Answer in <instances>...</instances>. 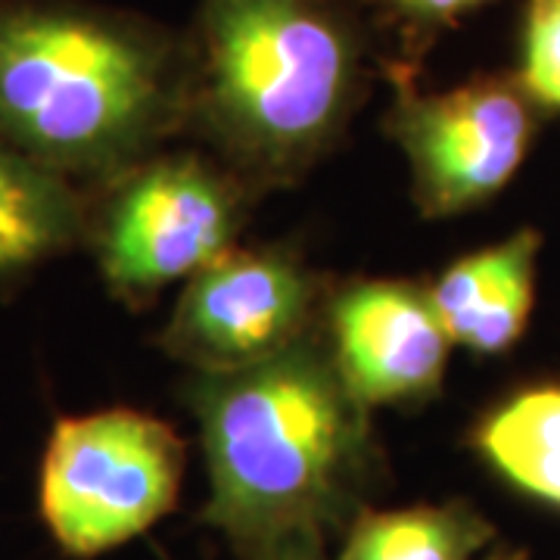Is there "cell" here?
Returning a JSON list of instances; mask_svg holds the SVG:
<instances>
[{"label": "cell", "instance_id": "cell-1", "mask_svg": "<svg viewBox=\"0 0 560 560\" xmlns=\"http://www.w3.org/2000/svg\"><path fill=\"white\" fill-rule=\"evenodd\" d=\"M187 401L209 477L200 523L241 560L324 551L381 482L371 408L318 330L241 371L197 374Z\"/></svg>", "mask_w": 560, "mask_h": 560}, {"label": "cell", "instance_id": "cell-2", "mask_svg": "<svg viewBox=\"0 0 560 560\" xmlns=\"http://www.w3.org/2000/svg\"><path fill=\"white\" fill-rule=\"evenodd\" d=\"M190 121V44L84 0H0V138L109 184Z\"/></svg>", "mask_w": 560, "mask_h": 560}, {"label": "cell", "instance_id": "cell-3", "mask_svg": "<svg viewBox=\"0 0 560 560\" xmlns=\"http://www.w3.org/2000/svg\"><path fill=\"white\" fill-rule=\"evenodd\" d=\"M190 121L246 190L300 180L368 94L355 0H200Z\"/></svg>", "mask_w": 560, "mask_h": 560}, {"label": "cell", "instance_id": "cell-4", "mask_svg": "<svg viewBox=\"0 0 560 560\" xmlns=\"http://www.w3.org/2000/svg\"><path fill=\"white\" fill-rule=\"evenodd\" d=\"M184 464L180 436L153 415L60 418L40 460V521L69 558L106 555L175 511Z\"/></svg>", "mask_w": 560, "mask_h": 560}, {"label": "cell", "instance_id": "cell-5", "mask_svg": "<svg viewBox=\"0 0 560 560\" xmlns=\"http://www.w3.org/2000/svg\"><path fill=\"white\" fill-rule=\"evenodd\" d=\"M103 187L88 241L109 290L131 305L228 253L249 194L221 162L197 153L150 156Z\"/></svg>", "mask_w": 560, "mask_h": 560}, {"label": "cell", "instance_id": "cell-6", "mask_svg": "<svg viewBox=\"0 0 560 560\" xmlns=\"http://www.w3.org/2000/svg\"><path fill=\"white\" fill-rule=\"evenodd\" d=\"M386 131L411 165L423 215H458L495 197L529 153L536 106L521 81L474 79L442 94L418 88L415 66L386 62Z\"/></svg>", "mask_w": 560, "mask_h": 560}, {"label": "cell", "instance_id": "cell-7", "mask_svg": "<svg viewBox=\"0 0 560 560\" xmlns=\"http://www.w3.org/2000/svg\"><path fill=\"white\" fill-rule=\"evenodd\" d=\"M318 312V280L290 249L231 246L187 280L162 346L197 374L241 371L315 334Z\"/></svg>", "mask_w": 560, "mask_h": 560}, {"label": "cell", "instance_id": "cell-8", "mask_svg": "<svg viewBox=\"0 0 560 560\" xmlns=\"http://www.w3.org/2000/svg\"><path fill=\"white\" fill-rule=\"evenodd\" d=\"M324 312L334 361L368 408L423 401L440 389L452 337L436 315L430 287L349 280Z\"/></svg>", "mask_w": 560, "mask_h": 560}, {"label": "cell", "instance_id": "cell-9", "mask_svg": "<svg viewBox=\"0 0 560 560\" xmlns=\"http://www.w3.org/2000/svg\"><path fill=\"white\" fill-rule=\"evenodd\" d=\"M539 246L536 231H517L442 271L430 296L452 342L495 355L521 340L536 296Z\"/></svg>", "mask_w": 560, "mask_h": 560}, {"label": "cell", "instance_id": "cell-10", "mask_svg": "<svg viewBox=\"0 0 560 560\" xmlns=\"http://www.w3.org/2000/svg\"><path fill=\"white\" fill-rule=\"evenodd\" d=\"M88 224L91 200L75 180L0 138V283L79 246Z\"/></svg>", "mask_w": 560, "mask_h": 560}, {"label": "cell", "instance_id": "cell-11", "mask_svg": "<svg viewBox=\"0 0 560 560\" xmlns=\"http://www.w3.org/2000/svg\"><path fill=\"white\" fill-rule=\"evenodd\" d=\"M495 541V526L470 501L364 508L342 533L334 560H474Z\"/></svg>", "mask_w": 560, "mask_h": 560}, {"label": "cell", "instance_id": "cell-12", "mask_svg": "<svg viewBox=\"0 0 560 560\" xmlns=\"http://www.w3.org/2000/svg\"><path fill=\"white\" fill-rule=\"evenodd\" d=\"M480 458L523 495L560 511V386H533L474 430Z\"/></svg>", "mask_w": 560, "mask_h": 560}, {"label": "cell", "instance_id": "cell-13", "mask_svg": "<svg viewBox=\"0 0 560 560\" xmlns=\"http://www.w3.org/2000/svg\"><path fill=\"white\" fill-rule=\"evenodd\" d=\"M517 81L539 106L560 109V0H526Z\"/></svg>", "mask_w": 560, "mask_h": 560}, {"label": "cell", "instance_id": "cell-14", "mask_svg": "<svg viewBox=\"0 0 560 560\" xmlns=\"http://www.w3.org/2000/svg\"><path fill=\"white\" fill-rule=\"evenodd\" d=\"M389 16L405 28L408 40L420 50V44L433 38L445 25H455L460 16L486 7L489 0H381Z\"/></svg>", "mask_w": 560, "mask_h": 560}, {"label": "cell", "instance_id": "cell-15", "mask_svg": "<svg viewBox=\"0 0 560 560\" xmlns=\"http://www.w3.org/2000/svg\"><path fill=\"white\" fill-rule=\"evenodd\" d=\"M482 560H529V555L523 548H508V545H499V548H489Z\"/></svg>", "mask_w": 560, "mask_h": 560}, {"label": "cell", "instance_id": "cell-16", "mask_svg": "<svg viewBox=\"0 0 560 560\" xmlns=\"http://www.w3.org/2000/svg\"><path fill=\"white\" fill-rule=\"evenodd\" d=\"M275 560H327L324 558V551H287V555H280Z\"/></svg>", "mask_w": 560, "mask_h": 560}]
</instances>
